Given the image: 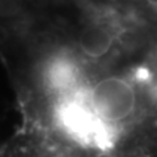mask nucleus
I'll return each instance as SVG.
<instances>
[{"mask_svg": "<svg viewBox=\"0 0 157 157\" xmlns=\"http://www.w3.org/2000/svg\"><path fill=\"white\" fill-rule=\"evenodd\" d=\"M82 96L97 119L117 135L119 140L115 155L118 157L126 130L135 122L139 111L137 85L130 77L106 75L88 81Z\"/></svg>", "mask_w": 157, "mask_h": 157, "instance_id": "nucleus-1", "label": "nucleus"}, {"mask_svg": "<svg viewBox=\"0 0 157 157\" xmlns=\"http://www.w3.org/2000/svg\"><path fill=\"white\" fill-rule=\"evenodd\" d=\"M118 29L106 18H96L80 30L75 52L84 63L105 60L115 47Z\"/></svg>", "mask_w": 157, "mask_h": 157, "instance_id": "nucleus-2", "label": "nucleus"}]
</instances>
